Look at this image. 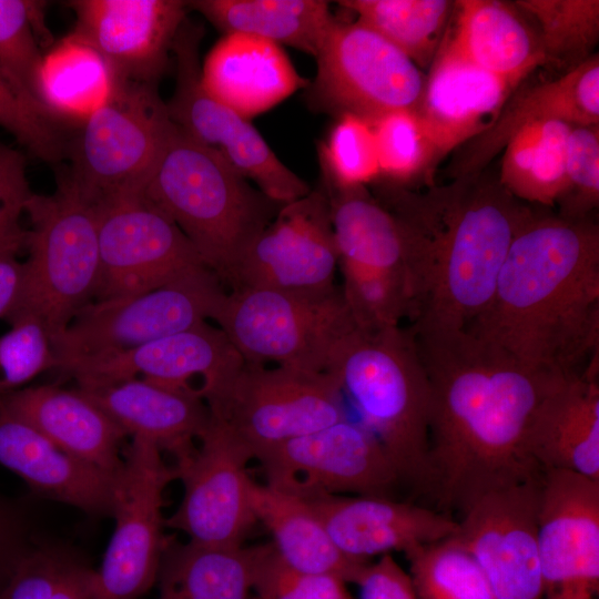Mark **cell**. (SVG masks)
Returning <instances> with one entry per match:
<instances>
[{
    "mask_svg": "<svg viewBox=\"0 0 599 599\" xmlns=\"http://www.w3.org/2000/svg\"><path fill=\"white\" fill-rule=\"evenodd\" d=\"M375 135L379 176L406 185L419 175L433 182L434 145L414 110L386 113L370 122Z\"/></svg>",
    "mask_w": 599,
    "mask_h": 599,
    "instance_id": "cell-42",
    "label": "cell"
},
{
    "mask_svg": "<svg viewBox=\"0 0 599 599\" xmlns=\"http://www.w3.org/2000/svg\"><path fill=\"white\" fill-rule=\"evenodd\" d=\"M97 569L74 547L41 537L0 591V599H94Z\"/></svg>",
    "mask_w": 599,
    "mask_h": 599,
    "instance_id": "cell-38",
    "label": "cell"
},
{
    "mask_svg": "<svg viewBox=\"0 0 599 599\" xmlns=\"http://www.w3.org/2000/svg\"><path fill=\"white\" fill-rule=\"evenodd\" d=\"M203 30L187 18L177 31L172 55L175 83L166 103L172 122L195 142L217 153L270 199L281 204L312 187L290 170L250 120L212 97L201 81Z\"/></svg>",
    "mask_w": 599,
    "mask_h": 599,
    "instance_id": "cell-12",
    "label": "cell"
},
{
    "mask_svg": "<svg viewBox=\"0 0 599 599\" xmlns=\"http://www.w3.org/2000/svg\"><path fill=\"white\" fill-rule=\"evenodd\" d=\"M559 215L586 219L599 204V125H572L566 149Z\"/></svg>",
    "mask_w": 599,
    "mask_h": 599,
    "instance_id": "cell-47",
    "label": "cell"
},
{
    "mask_svg": "<svg viewBox=\"0 0 599 599\" xmlns=\"http://www.w3.org/2000/svg\"><path fill=\"white\" fill-rule=\"evenodd\" d=\"M375 197L403 238L413 334L466 329L489 305L511 242L535 211L485 171Z\"/></svg>",
    "mask_w": 599,
    "mask_h": 599,
    "instance_id": "cell-2",
    "label": "cell"
},
{
    "mask_svg": "<svg viewBox=\"0 0 599 599\" xmlns=\"http://www.w3.org/2000/svg\"><path fill=\"white\" fill-rule=\"evenodd\" d=\"M0 126L38 159L54 163L67 146L58 121L24 102L0 72Z\"/></svg>",
    "mask_w": 599,
    "mask_h": 599,
    "instance_id": "cell-48",
    "label": "cell"
},
{
    "mask_svg": "<svg viewBox=\"0 0 599 599\" xmlns=\"http://www.w3.org/2000/svg\"><path fill=\"white\" fill-rule=\"evenodd\" d=\"M252 599H258V598L254 596Z\"/></svg>",
    "mask_w": 599,
    "mask_h": 599,
    "instance_id": "cell-53",
    "label": "cell"
},
{
    "mask_svg": "<svg viewBox=\"0 0 599 599\" xmlns=\"http://www.w3.org/2000/svg\"><path fill=\"white\" fill-rule=\"evenodd\" d=\"M32 195L23 155L0 143V252L24 248L27 230L20 221Z\"/></svg>",
    "mask_w": 599,
    "mask_h": 599,
    "instance_id": "cell-49",
    "label": "cell"
},
{
    "mask_svg": "<svg viewBox=\"0 0 599 599\" xmlns=\"http://www.w3.org/2000/svg\"><path fill=\"white\" fill-rule=\"evenodd\" d=\"M356 21L370 28L407 55L423 71L436 57L455 1L449 0H343Z\"/></svg>",
    "mask_w": 599,
    "mask_h": 599,
    "instance_id": "cell-37",
    "label": "cell"
},
{
    "mask_svg": "<svg viewBox=\"0 0 599 599\" xmlns=\"http://www.w3.org/2000/svg\"><path fill=\"white\" fill-rule=\"evenodd\" d=\"M516 88L466 60L445 34L415 109L434 145L436 165L453 150L486 132Z\"/></svg>",
    "mask_w": 599,
    "mask_h": 599,
    "instance_id": "cell-22",
    "label": "cell"
},
{
    "mask_svg": "<svg viewBox=\"0 0 599 599\" xmlns=\"http://www.w3.org/2000/svg\"><path fill=\"white\" fill-rule=\"evenodd\" d=\"M207 407L253 459L290 439L347 418L345 400L327 373L246 363Z\"/></svg>",
    "mask_w": 599,
    "mask_h": 599,
    "instance_id": "cell-10",
    "label": "cell"
},
{
    "mask_svg": "<svg viewBox=\"0 0 599 599\" xmlns=\"http://www.w3.org/2000/svg\"><path fill=\"white\" fill-rule=\"evenodd\" d=\"M41 537L29 506L0 488V591Z\"/></svg>",
    "mask_w": 599,
    "mask_h": 599,
    "instance_id": "cell-50",
    "label": "cell"
},
{
    "mask_svg": "<svg viewBox=\"0 0 599 599\" xmlns=\"http://www.w3.org/2000/svg\"><path fill=\"white\" fill-rule=\"evenodd\" d=\"M338 252L322 184L282 204L234 267L230 288L257 287L321 295L336 290Z\"/></svg>",
    "mask_w": 599,
    "mask_h": 599,
    "instance_id": "cell-17",
    "label": "cell"
},
{
    "mask_svg": "<svg viewBox=\"0 0 599 599\" xmlns=\"http://www.w3.org/2000/svg\"><path fill=\"white\" fill-rule=\"evenodd\" d=\"M317 70L307 102L318 111L368 120L414 110L425 74L384 37L354 21L335 18L315 57Z\"/></svg>",
    "mask_w": 599,
    "mask_h": 599,
    "instance_id": "cell-11",
    "label": "cell"
},
{
    "mask_svg": "<svg viewBox=\"0 0 599 599\" xmlns=\"http://www.w3.org/2000/svg\"><path fill=\"white\" fill-rule=\"evenodd\" d=\"M253 591L258 599H352L342 578L290 567L272 542L260 545Z\"/></svg>",
    "mask_w": 599,
    "mask_h": 599,
    "instance_id": "cell-46",
    "label": "cell"
},
{
    "mask_svg": "<svg viewBox=\"0 0 599 599\" xmlns=\"http://www.w3.org/2000/svg\"><path fill=\"white\" fill-rule=\"evenodd\" d=\"M393 461L404 487L428 496L432 393L410 331L354 326L326 372Z\"/></svg>",
    "mask_w": 599,
    "mask_h": 599,
    "instance_id": "cell-4",
    "label": "cell"
},
{
    "mask_svg": "<svg viewBox=\"0 0 599 599\" xmlns=\"http://www.w3.org/2000/svg\"><path fill=\"white\" fill-rule=\"evenodd\" d=\"M123 448L113 534L97 569L94 599H140L155 583L170 539L164 530V491L176 479L159 446L134 436Z\"/></svg>",
    "mask_w": 599,
    "mask_h": 599,
    "instance_id": "cell-13",
    "label": "cell"
},
{
    "mask_svg": "<svg viewBox=\"0 0 599 599\" xmlns=\"http://www.w3.org/2000/svg\"><path fill=\"white\" fill-rule=\"evenodd\" d=\"M43 7L40 1L0 0V72L24 102L49 115L38 90L44 54L39 39L48 33Z\"/></svg>",
    "mask_w": 599,
    "mask_h": 599,
    "instance_id": "cell-39",
    "label": "cell"
},
{
    "mask_svg": "<svg viewBox=\"0 0 599 599\" xmlns=\"http://www.w3.org/2000/svg\"><path fill=\"white\" fill-rule=\"evenodd\" d=\"M256 460L265 484L302 497L396 498L404 487L378 440L348 417L267 449Z\"/></svg>",
    "mask_w": 599,
    "mask_h": 599,
    "instance_id": "cell-14",
    "label": "cell"
},
{
    "mask_svg": "<svg viewBox=\"0 0 599 599\" xmlns=\"http://www.w3.org/2000/svg\"><path fill=\"white\" fill-rule=\"evenodd\" d=\"M260 545L180 542L170 536L161 558L158 599H252Z\"/></svg>",
    "mask_w": 599,
    "mask_h": 599,
    "instance_id": "cell-33",
    "label": "cell"
},
{
    "mask_svg": "<svg viewBox=\"0 0 599 599\" xmlns=\"http://www.w3.org/2000/svg\"><path fill=\"white\" fill-rule=\"evenodd\" d=\"M68 6L75 14L72 34L102 55L115 79L155 84L189 9L180 0H75Z\"/></svg>",
    "mask_w": 599,
    "mask_h": 599,
    "instance_id": "cell-21",
    "label": "cell"
},
{
    "mask_svg": "<svg viewBox=\"0 0 599 599\" xmlns=\"http://www.w3.org/2000/svg\"><path fill=\"white\" fill-rule=\"evenodd\" d=\"M413 336L432 393L428 496L437 510L461 515L489 491L540 478L529 425L567 376L529 367L466 329Z\"/></svg>",
    "mask_w": 599,
    "mask_h": 599,
    "instance_id": "cell-1",
    "label": "cell"
},
{
    "mask_svg": "<svg viewBox=\"0 0 599 599\" xmlns=\"http://www.w3.org/2000/svg\"><path fill=\"white\" fill-rule=\"evenodd\" d=\"M456 20L446 39L473 64L518 84L547 63L538 34L515 8L499 0L455 1Z\"/></svg>",
    "mask_w": 599,
    "mask_h": 599,
    "instance_id": "cell-30",
    "label": "cell"
},
{
    "mask_svg": "<svg viewBox=\"0 0 599 599\" xmlns=\"http://www.w3.org/2000/svg\"><path fill=\"white\" fill-rule=\"evenodd\" d=\"M187 7L227 33L255 35L316 57L335 20L323 0H194Z\"/></svg>",
    "mask_w": 599,
    "mask_h": 599,
    "instance_id": "cell-34",
    "label": "cell"
},
{
    "mask_svg": "<svg viewBox=\"0 0 599 599\" xmlns=\"http://www.w3.org/2000/svg\"><path fill=\"white\" fill-rule=\"evenodd\" d=\"M322 177L342 187L366 186L379 177L372 123L358 115L337 116L327 139L319 145Z\"/></svg>",
    "mask_w": 599,
    "mask_h": 599,
    "instance_id": "cell-43",
    "label": "cell"
},
{
    "mask_svg": "<svg viewBox=\"0 0 599 599\" xmlns=\"http://www.w3.org/2000/svg\"><path fill=\"white\" fill-rule=\"evenodd\" d=\"M114 74L102 55L70 33L43 54L38 90L45 112L80 124L112 92Z\"/></svg>",
    "mask_w": 599,
    "mask_h": 599,
    "instance_id": "cell-35",
    "label": "cell"
},
{
    "mask_svg": "<svg viewBox=\"0 0 599 599\" xmlns=\"http://www.w3.org/2000/svg\"><path fill=\"white\" fill-rule=\"evenodd\" d=\"M538 548L542 599H599V481L542 473Z\"/></svg>",
    "mask_w": 599,
    "mask_h": 599,
    "instance_id": "cell-19",
    "label": "cell"
},
{
    "mask_svg": "<svg viewBox=\"0 0 599 599\" xmlns=\"http://www.w3.org/2000/svg\"><path fill=\"white\" fill-rule=\"evenodd\" d=\"M321 517L332 540L346 556L367 560L406 552L447 539L458 521L437 509L397 498L315 495L304 497Z\"/></svg>",
    "mask_w": 599,
    "mask_h": 599,
    "instance_id": "cell-23",
    "label": "cell"
},
{
    "mask_svg": "<svg viewBox=\"0 0 599 599\" xmlns=\"http://www.w3.org/2000/svg\"><path fill=\"white\" fill-rule=\"evenodd\" d=\"M201 81L212 97L247 120L311 82L281 45L243 33H227L214 44L201 63Z\"/></svg>",
    "mask_w": 599,
    "mask_h": 599,
    "instance_id": "cell-29",
    "label": "cell"
},
{
    "mask_svg": "<svg viewBox=\"0 0 599 599\" xmlns=\"http://www.w3.org/2000/svg\"><path fill=\"white\" fill-rule=\"evenodd\" d=\"M541 479L489 491L457 520L454 537L473 555L496 599H542L538 548Z\"/></svg>",
    "mask_w": 599,
    "mask_h": 599,
    "instance_id": "cell-18",
    "label": "cell"
},
{
    "mask_svg": "<svg viewBox=\"0 0 599 599\" xmlns=\"http://www.w3.org/2000/svg\"><path fill=\"white\" fill-rule=\"evenodd\" d=\"M226 290L199 265L153 290L92 301L52 338L58 369L65 363L132 349L212 319Z\"/></svg>",
    "mask_w": 599,
    "mask_h": 599,
    "instance_id": "cell-9",
    "label": "cell"
},
{
    "mask_svg": "<svg viewBox=\"0 0 599 599\" xmlns=\"http://www.w3.org/2000/svg\"><path fill=\"white\" fill-rule=\"evenodd\" d=\"M19 248L0 252V318H8L20 296L23 262L18 258Z\"/></svg>",
    "mask_w": 599,
    "mask_h": 599,
    "instance_id": "cell-52",
    "label": "cell"
},
{
    "mask_svg": "<svg viewBox=\"0 0 599 599\" xmlns=\"http://www.w3.org/2000/svg\"><path fill=\"white\" fill-rule=\"evenodd\" d=\"M77 384V389L98 405L128 437L152 440L174 461L193 450L210 423V409L194 390L144 378Z\"/></svg>",
    "mask_w": 599,
    "mask_h": 599,
    "instance_id": "cell-25",
    "label": "cell"
},
{
    "mask_svg": "<svg viewBox=\"0 0 599 599\" xmlns=\"http://www.w3.org/2000/svg\"><path fill=\"white\" fill-rule=\"evenodd\" d=\"M541 120L599 125V58L596 53L562 77L519 92L508 100L495 123L468 141L451 161L447 175L478 174L522 126Z\"/></svg>",
    "mask_w": 599,
    "mask_h": 599,
    "instance_id": "cell-26",
    "label": "cell"
},
{
    "mask_svg": "<svg viewBox=\"0 0 599 599\" xmlns=\"http://www.w3.org/2000/svg\"><path fill=\"white\" fill-rule=\"evenodd\" d=\"M341 272V292L356 327L376 331L399 326L408 316L410 295L404 278L354 268Z\"/></svg>",
    "mask_w": 599,
    "mask_h": 599,
    "instance_id": "cell-44",
    "label": "cell"
},
{
    "mask_svg": "<svg viewBox=\"0 0 599 599\" xmlns=\"http://www.w3.org/2000/svg\"><path fill=\"white\" fill-rule=\"evenodd\" d=\"M321 182L329 200L338 267L388 274L408 284L403 238L393 214L366 186L342 187L323 177Z\"/></svg>",
    "mask_w": 599,
    "mask_h": 599,
    "instance_id": "cell-32",
    "label": "cell"
},
{
    "mask_svg": "<svg viewBox=\"0 0 599 599\" xmlns=\"http://www.w3.org/2000/svg\"><path fill=\"white\" fill-rule=\"evenodd\" d=\"M515 6L537 21L547 62H565L575 68L589 58L598 42V0H518Z\"/></svg>",
    "mask_w": 599,
    "mask_h": 599,
    "instance_id": "cell-41",
    "label": "cell"
},
{
    "mask_svg": "<svg viewBox=\"0 0 599 599\" xmlns=\"http://www.w3.org/2000/svg\"><path fill=\"white\" fill-rule=\"evenodd\" d=\"M212 319L246 363L313 373L326 372L333 348L355 326L338 288L321 295L232 288Z\"/></svg>",
    "mask_w": 599,
    "mask_h": 599,
    "instance_id": "cell-7",
    "label": "cell"
},
{
    "mask_svg": "<svg viewBox=\"0 0 599 599\" xmlns=\"http://www.w3.org/2000/svg\"><path fill=\"white\" fill-rule=\"evenodd\" d=\"M404 554L417 599H496L481 568L454 536Z\"/></svg>",
    "mask_w": 599,
    "mask_h": 599,
    "instance_id": "cell-40",
    "label": "cell"
},
{
    "mask_svg": "<svg viewBox=\"0 0 599 599\" xmlns=\"http://www.w3.org/2000/svg\"><path fill=\"white\" fill-rule=\"evenodd\" d=\"M30 220L18 304L7 318L30 315L51 341L94 300L100 272L97 205L63 174L53 193L27 203Z\"/></svg>",
    "mask_w": 599,
    "mask_h": 599,
    "instance_id": "cell-6",
    "label": "cell"
},
{
    "mask_svg": "<svg viewBox=\"0 0 599 599\" xmlns=\"http://www.w3.org/2000/svg\"><path fill=\"white\" fill-rule=\"evenodd\" d=\"M0 466L38 497L101 519L113 515L119 476L68 454L24 420L0 407Z\"/></svg>",
    "mask_w": 599,
    "mask_h": 599,
    "instance_id": "cell-24",
    "label": "cell"
},
{
    "mask_svg": "<svg viewBox=\"0 0 599 599\" xmlns=\"http://www.w3.org/2000/svg\"><path fill=\"white\" fill-rule=\"evenodd\" d=\"M100 272L93 301L136 295L204 265L177 225L142 191L97 204Z\"/></svg>",
    "mask_w": 599,
    "mask_h": 599,
    "instance_id": "cell-15",
    "label": "cell"
},
{
    "mask_svg": "<svg viewBox=\"0 0 599 599\" xmlns=\"http://www.w3.org/2000/svg\"><path fill=\"white\" fill-rule=\"evenodd\" d=\"M247 448L219 419L210 423L193 450L174 461L183 495L165 528L205 545L240 546L257 524L251 500Z\"/></svg>",
    "mask_w": 599,
    "mask_h": 599,
    "instance_id": "cell-16",
    "label": "cell"
},
{
    "mask_svg": "<svg viewBox=\"0 0 599 599\" xmlns=\"http://www.w3.org/2000/svg\"><path fill=\"white\" fill-rule=\"evenodd\" d=\"M142 193L177 225L224 286L282 206L174 123Z\"/></svg>",
    "mask_w": 599,
    "mask_h": 599,
    "instance_id": "cell-5",
    "label": "cell"
},
{
    "mask_svg": "<svg viewBox=\"0 0 599 599\" xmlns=\"http://www.w3.org/2000/svg\"><path fill=\"white\" fill-rule=\"evenodd\" d=\"M245 361L219 326L203 322L139 347L71 361L59 369L77 382L144 378L161 385L195 389L207 404L237 376Z\"/></svg>",
    "mask_w": 599,
    "mask_h": 599,
    "instance_id": "cell-20",
    "label": "cell"
},
{
    "mask_svg": "<svg viewBox=\"0 0 599 599\" xmlns=\"http://www.w3.org/2000/svg\"><path fill=\"white\" fill-rule=\"evenodd\" d=\"M0 336V395L20 389L45 370L58 368L51 337L35 317L22 315L9 322Z\"/></svg>",
    "mask_w": 599,
    "mask_h": 599,
    "instance_id": "cell-45",
    "label": "cell"
},
{
    "mask_svg": "<svg viewBox=\"0 0 599 599\" xmlns=\"http://www.w3.org/2000/svg\"><path fill=\"white\" fill-rule=\"evenodd\" d=\"M250 500L257 522L271 532L272 544L285 564L298 571L334 575L356 585L369 561L343 554L304 497L252 480Z\"/></svg>",
    "mask_w": 599,
    "mask_h": 599,
    "instance_id": "cell-31",
    "label": "cell"
},
{
    "mask_svg": "<svg viewBox=\"0 0 599 599\" xmlns=\"http://www.w3.org/2000/svg\"><path fill=\"white\" fill-rule=\"evenodd\" d=\"M356 586L361 599H417L409 572L392 554L382 555L377 561L369 562Z\"/></svg>",
    "mask_w": 599,
    "mask_h": 599,
    "instance_id": "cell-51",
    "label": "cell"
},
{
    "mask_svg": "<svg viewBox=\"0 0 599 599\" xmlns=\"http://www.w3.org/2000/svg\"><path fill=\"white\" fill-rule=\"evenodd\" d=\"M0 407L58 447L108 474L123 468L126 434L79 389L39 385L0 395Z\"/></svg>",
    "mask_w": 599,
    "mask_h": 599,
    "instance_id": "cell-28",
    "label": "cell"
},
{
    "mask_svg": "<svg viewBox=\"0 0 599 599\" xmlns=\"http://www.w3.org/2000/svg\"><path fill=\"white\" fill-rule=\"evenodd\" d=\"M466 331L529 367L582 373L598 359V225L535 212L511 242L489 305Z\"/></svg>",
    "mask_w": 599,
    "mask_h": 599,
    "instance_id": "cell-3",
    "label": "cell"
},
{
    "mask_svg": "<svg viewBox=\"0 0 599 599\" xmlns=\"http://www.w3.org/2000/svg\"><path fill=\"white\" fill-rule=\"evenodd\" d=\"M571 128L561 120H541L522 126L504 148L499 183L524 203L556 204L565 191Z\"/></svg>",
    "mask_w": 599,
    "mask_h": 599,
    "instance_id": "cell-36",
    "label": "cell"
},
{
    "mask_svg": "<svg viewBox=\"0 0 599 599\" xmlns=\"http://www.w3.org/2000/svg\"><path fill=\"white\" fill-rule=\"evenodd\" d=\"M527 449L542 473L568 470L599 481L598 362L544 397L529 425Z\"/></svg>",
    "mask_w": 599,
    "mask_h": 599,
    "instance_id": "cell-27",
    "label": "cell"
},
{
    "mask_svg": "<svg viewBox=\"0 0 599 599\" xmlns=\"http://www.w3.org/2000/svg\"><path fill=\"white\" fill-rule=\"evenodd\" d=\"M173 129L155 83L114 80L68 146L70 183L92 204L142 191Z\"/></svg>",
    "mask_w": 599,
    "mask_h": 599,
    "instance_id": "cell-8",
    "label": "cell"
}]
</instances>
